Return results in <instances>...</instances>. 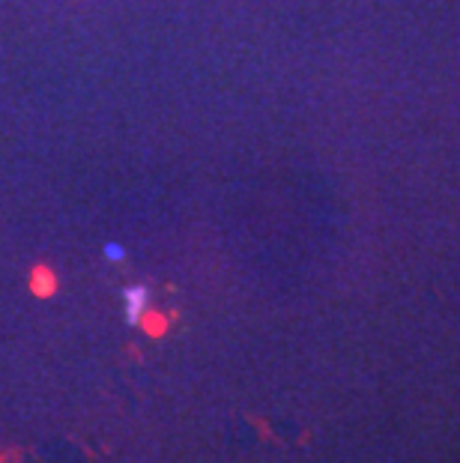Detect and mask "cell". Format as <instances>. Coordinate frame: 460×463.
<instances>
[{
	"mask_svg": "<svg viewBox=\"0 0 460 463\" xmlns=\"http://www.w3.org/2000/svg\"><path fill=\"white\" fill-rule=\"evenodd\" d=\"M123 308H126V320L132 326L144 323V317L149 314V293H147V287H141V284L126 287L123 290Z\"/></svg>",
	"mask_w": 460,
	"mask_h": 463,
	"instance_id": "obj_1",
	"label": "cell"
},
{
	"mask_svg": "<svg viewBox=\"0 0 460 463\" xmlns=\"http://www.w3.org/2000/svg\"><path fill=\"white\" fill-rule=\"evenodd\" d=\"M105 257H108V260H123V257H126V248L120 245V243H108V245H105Z\"/></svg>",
	"mask_w": 460,
	"mask_h": 463,
	"instance_id": "obj_2",
	"label": "cell"
}]
</instances>
